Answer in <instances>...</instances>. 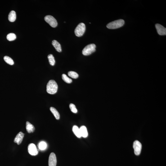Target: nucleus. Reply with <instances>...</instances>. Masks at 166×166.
Masks as SVG:
<instances>
[{"mask_svg":"<svg viewBox=\"0 0 166 166\" xmlns=\"http://www.w3.org/2000/svg\"><path fill=\"white\" fill-rule=\"evenodd\" d=\"M62 78L63 80L67 83H72V80L71 78L68 77L65 74H62Z\"/></svg>","mask_w":166,"mask_h":166,"instance_id":"412c9836","label":"nucleus"},{"mask_svg":"<svg viewBox=\"0 0 166 166\" xmlns=\"http://www.w3.org/2000/svg\"><path fill=\"white\" fill-rule=\"evenodd\" d=\"M133 148L134 149L135 154L136 155H139L141 154L142 145L138 141H135L133 143Z\"/></svg>","mask_w":166,"mask_h":166,"instance_id":"423d86ee","label":"nucleus"},{"mask_svg":"<svg viewBox=\"0 0 166 166\" xmlns=\"http://www.w3.org/2000/svg\"><path fill=\"white\" fill-rule=\"evenodd\" d=\"M24 134L22 132H20L18 134L14 140V142L17 143L18 145H20L23 141Z\"/></svg>","mask_w":166,"mask_h":166,"instance_id":"9d476101","label":"nucleus"},{"mask_svg":"<svg viewBox=\"0 0 166 166\" xmlns=\"http://www.w3.org/2000/svg\"><path fill=\"white\" fill-rule=\"evenodd\" d=\"M96 45L94 44H91L86 46L82 51V54L84 55H90L96 51Z\"/></svg>","mask_w":166,"mask_h":166,"instance_id":"7ed1b4c3","label":"nucleus"},{"mask_svg":"<svg viewBox=\"0 0 166 166\" xmlns=\"http://www.w3.org/2000/svg\"><path fill=\"white\" fill-rule=\"evenodd\" d=\"M68 75L71 78H77L78 77V74L75 72L73 71H69L68 72Z\"/></svg>","mask_w":166,"mask_h":166,"instance_id":"4be33fe9","label":"nucleus"},{"mask_svg":"<svg viewBox=\"0 0 166 166\" xmlns=\"http://www.w3.org/2000/svg\"><path fill=\"white\" fill-rule=\"evenodd\" d=\"M50 110H51V112L53 114L56 119L57 120H59L60 118V114L56 110V109L53 107H51L50 108Z\"/></svg>","mask_w":166,"mask_h":166,"instance_id":"dca6fc26","label":"nucleus"},{"mask_svg":"<svg viewBox=\"0 0 166 166\" xmlns=\"http://www.w3.org/2000/svg\"><path fill=\"white\" fill-rule=\"evenodd\" d=\"M45 21L53 28L56 27L58 25L56 20L51 15H47L44 18Z\"/></svg>","mask_w":166,"mask_h":166,"instance_id":"39448f33","label":"nucleus"},{"mask_svg":"<svg viewBox=\"0 0 166 166\" xmlns=\"http://www.w3.org/2000/svg\"><path fill=\"white\" fill-rule=\"evenodd\" d=\"M48 58L50 65L52 66L54 65L55 61L53 55L52 54L49 55L48 56Z\"/></svg>","mask_w":166,"mask_h":166,"instance_id":"6ab92c4d","label":"nucleus"},{"mask_svg":"<svg viewBox=\"0 0 166 166\" xmlns=\"http://www.w3.org/2000/svg\"><path fill=\"white\" fill-rule=\"evenodd\" d=\"M4 60L5 62L10 65H12L14 64L13 60L11 58L8 56H5L4 57Z\"/></svg>","mask_w":166,"mask_h":166,"instance_id":"f3484780","label":"nucleus"},{"mask_svg":"<svg viewBox=\"0 0 166 166\" xmlns=\"http://www.w3.org/2000/svg\"><path fill=\"white\" fill-rule=\"evenodd\" d=\"M38 147L39 150H44L47 148V144L44 141H41L38 144Z\"/></svg>","mask_w":166,"mask_h":166,"instance_id":"a211bd4d","label":"nucleus"},{"mask_svg":"<svg viewBox=\"0 0 166 166\" xmlns=\"http://www.w3.org/2000/svg\"><path fill=\"white\" fill-rule=\"evenodd\" d=\"M58 86L55 80H51L49 81L47 86V91L48 93L53 95L57 92Z\"/></svg>","mask_w":166,"mask_h":166,"instance_id":"f257e3e1","label":"nucleus"},{"mask_svg":"<svg viewBox=\"0 0 166 166\" xmlns=\"http://www.w3.org/2000/svg\"><path fill=\"white\" fill-rule=\"evenodd\" d=\"M28 150L29 154L32 155L36 156L38 154L36 147L34 144L31 143L28 145Z\"/></svg>","mask_w":166,"mask_h":166,"instance_id":"0eeeda50","label":"nucleus"},{"mask_svg":"<svg viewBox=\"0 0 166 166\" xmlns=\"http://www.w3.org/2000/svg\"><path fill=\"white\" fill-rule=\"evenodd\" d=\"M81 136L84 138L87 137L88 135L87 128L85 126H82L79 128Z\"/></svg>","mask_w":166,"mask_h":166,"instance_id":"9b49d317","label":"nucleus"},{"mask_svg":"<svg viewBox=\"0 0 166 166\" xmlns=\"http://www.w3.org/2000/svg\"><path fill=\"white\" fill-rule=\"evenodd\" d=\"M26 129L28 133H32L34 132L35 130L34 126L31 124L29 122H27L26 123Z\"/></svg>","mask_w":166,"mask_h":166,"instance_id":"f8f14e48","label":"nucleus"},{"mask_svg":"<svg viewBox=\"0 0 166 166\" xmlns=\"http://www.w3.org/2000/svg\"><path fill=\"white\" fill-rule=\"evenodd\" d=\"M69 108L71 111L73 113H76L78 112L75 105L73 104H70L69 105Z\"/></svg>","mask_w":166,"mask_h":166,"instance_id":"5701e85b","label":"nucleus"},{"mask_svg":"<svg viewBox=\"0 0 166 166\" xmlns=\"http://www.w3.org/2000/svg\"><path fill=\"white\" fill-rule=\"evenodd\" d=\"M52 44L57 51L59 52H61L62 49L61 45L57 41L55 40L53 41Z\"/></svg>","mask_w":166,"mask_h":166,"instance_id":"ddd939ff","label":"nucleus"},{"mask_svg":"<svg viewBox=\"0 0 166 166\" xmlns=\"http://www.w3.org/2000/svg\"><path fill=\"white\" fill-rule=\"evenodd\" d=\"M124 24V20L120 19L109 23L107 25L106 27L109 29H116L123 26Z\"/></svg>","mask_w":166,"mask_h":166,"instance_id":"f03ea898","label":"nucleus"},{"mask_svg":"<svg viewBox=\"0 0 166 166\" xmlns=\"http://www.w3.org/2000/svg\"><path fill=\"white\" fill-rule=\"evenodd\" d=\"M57 159L54 153H51L49 157L48 164L49 166H56Z\"/></svg>","mask_w":166,"mask_h":166,"instance_id":"6e6552de","label":"nucleus"},{"mask_svg":"<svg viewBox=\"0 0 166 166\" xmlns=\"http://www.w3.org/2000/svg\"><path fill=\"white\" fill-rule=\"evenodd\" d=\"M85 31V25L83 23H81L75 28L74 33L77 36L80 37L83 35Z\"/></svg>","mask_w":166,"mask_h":166,"instance_id":"20e7f679","label":"nucleus"},{"mask_svg":"<svg viewBox=\"0 0 166 166\" xmlns=\"http://www.w3.org/2000/svg\"><path fill=\"white\" fill-rule=\"evenodd\" d=\"M72 130L74 134L78 138H80L81 137L79 128H78V127L77 126H73Z\"/></svg>","mask_w":166,"mask_h":166,"instance_id":"2eb2a0df","label":"nucleus"},{"mask_svg":"<svg viewBox=\"0 0 166 166\" xmlns=\"http://www.w3.org/2000/svg\"><path fill=\"white\" fill-rule=\"evenodd\" d=\"M157 31L160 35H166V28L163 26L159 24H156L155 25Z\"/></svg>","mask_w":166,"mask_h":166,"instance_id":"1a4fd4ad","label":"nucleus"},{"mask_svg":"<svg viewBox=\"0 0 166 166\" xmlns=\"http://www.w3.org/2000/svg\"><path fill=\"white\" fill-rule=\"evenodd\" d=\"M16 14L15 11H12L10 12L8 15V19L9 21L11 22H14L16 20Z\"/></svg>","mask_w":166,"mask_h":166,"instance_id":"4468645a","label":"nucleus"},{"mask_svg":"<svg viewBox=\"0 0 166 166\" xmlns=\"http://www.w3.org/2000/svg\"><path fill=\"white\" fill-rule=\"evenodd\" d=\"M7 39L9 41H13L16 39V35L13 33H10L7 34Z\"/></svg>","mask_w":166,"mask_h":166,"instance_id":"aec40b11","label":"nucleus"}]
</instances>
